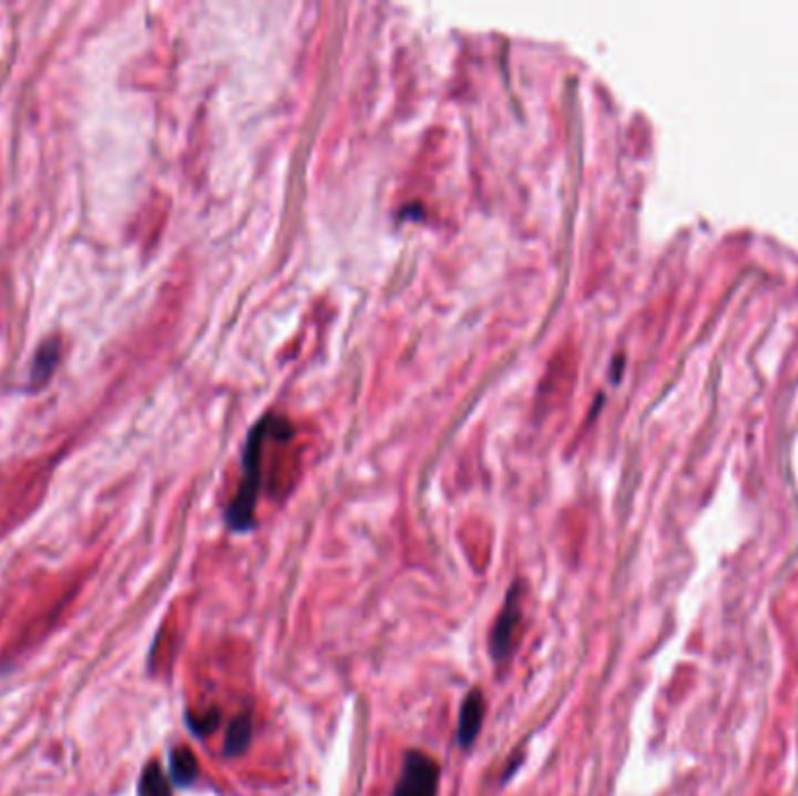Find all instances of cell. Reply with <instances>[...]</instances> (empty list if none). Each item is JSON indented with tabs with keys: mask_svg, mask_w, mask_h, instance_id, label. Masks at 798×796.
<instances>
[{
	"mask_svg": "<svg viewBox=\"0 0 798 796\" xmlns=\"http://www.w3.org/2000/svg\"><path fill=\"white\" fill-rule=\"evenodd\" d=\"M54 363H57V344H54V341H50V344H44V346L40 348L38 356H35L33 376H35V374L44 376V374H48V371L52 369V365H54Z\"/></svg>",
	"mask_w": 798,
	"mask_h": 796,
	"instance_id": "cell-8",
	"label": "cell"
},
{
	"mask_svg": "<svg viewBox=\"0 0 798 796\" xmlns=\"http://www.w3.org/2000/svg\"><path fill=\"white\" fill-rule=\"evenodd\" d=\"M439 764L423 749H409L392 796H437Z\"/></svg>",
	"mask_w": 798,
	"mask_h": 796,
	"instance_id": "cell-2",
	"label": "cell"
},
{
	"mask_svg": "<svg viewBox=\"0 0 798 796\" xmlns=\"http://www.w3.org/2000/svg\"><path fill=\"white\" fill-rule=\"evenodd\" d=\"M168 778L175 787H190L198 778V762L190 747H173L168 757Z\"/></svg>",
	"mask_w": 798,
	"mask_h": 796,
	"instance_id": "cell-5",
	"label": "cell"
},
{
	"mask_svg": "<svg viewBox=\"0 0 798 796\" xmlns=\"http://www.w3.org/2000/svg\"><path fill=\"white\" fill-rule=\"evenodd\" d=\"M250 741H253V715L246 711L232 720L222 752H225V757L229 759L243 757L250 747Z\"/></svg>",
	"mask_w": 798,
	"mask_h": 796,
	"instance_id": "cell-4",
	"label": "cell"
},
{
	"mask_svg": "<svg viewBox=\"0 0 798 796\" xmlns=\"http://www.w3.org/2000/svg\"><path fill=\"white\" fill-rule=\"evenodd\" d=\"M485 720V698L479 687L468 692L462 698L460 711H458V728H456V741L462 749H470L483 728Z\"/></svg>",
	"mask_w": 798,
	"mask_h": 796,
	"instance_id": "cell-3",
	"label": "cell"
},
{
	"mask_svg": "<svg viewBox=\"0 0 798 796\" xmlns=\"http://www.w3.org/2000/svg\"><path fill=\"white\" fill-rule=\"evenodd\" d=\"M187 726L192 728V732L196 734V736H208V734H213L215 732V728L219 726V713L217 711H211L208 715H204V717H192V715H187Z\"/></svg>",
	"mask_w": 798,
	"mask_h": 796,
	"instance_id": "cell-7",
	"label": "cell"
},
{
	"mask_svg": "<svg viewBox=\"0 0 798 796\" xmlns=\"http://www.w3.org/2000/svg\"><path fill=\"white\" fill-rule=\"evenodd\" d=\"M521 601H523V584L514 582L504 595V605H502L495 624H493V631H491V659L495 663H504L509 656L514 654V643H516L521 622H523Z\"/></svg>",
	"mask_w": 798,
	"mask_h": 796,
	"instance_id": "cell-1",
	"label": "cell"
},
{
	"mask_svg": "<svg viewBox=\"0 0 798 796\" xmlns=\"http://www.w3.org/2000/svg\"><path fill=\"white\" fill-rule=\"evenodd\" d=\"M171 778L160 762H150L139 780V796H173Z\"/></svg>",
	"mask_w": 798,
	"mask_h": 796,
	"instance_id": "cell-6",
	"label": "cell"
}]
</instances>
